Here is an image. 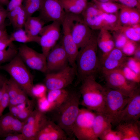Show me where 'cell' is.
Listing matches in <instances>:
<instances>
[{
  "mask_svg": "<svg viewBox=\"0 0 140 140\" xmlns=\"http://www.w3.org/2000/svg\"><path fill=\"white\" fill-rule=\"evenodd\" d=\"M115 1L130 8L136 9H136H139L140 7V2L137 0H115Z\"/></svg>",
  "mask_w": 140,
  "mask_h": 140,
  "instance_id": "cell-43",
  "label": "cell"
},
{
  "mask_svg": "<svg viewBox=\"0 0 140 140\" xmlns=\"http://www.w3.org/2000/svg\"><path fill=\"white\" fill-rule=\"evenodd\" d=\"M9 97L7 91L4 94L3 96L0 101V118L3 115V112L5 108L8 106Z\"/></svg>",
  "mask_w": 140,
  "mask_h": 140,
  "instance_id": "cell-45",
  "label": "cell"
},
{
  "mask_svg": "<svg viewBox=\"0 0 140 140\" xmlns=\"http://www.w3.org/2000/svg\"><path fill=\"white\" fill-rule=\"evenodd\" d=\"M39 16L46 22L61 23L66 14L61 0H42Z\"/></svg>",
  "mask_w": 140,
  "mask_h": 140,
  "instance_id": "cell-11",
  "label": "cell"
},
{
  "mask_svg": "<svg viewBox=\"0 0 140 140\" xmlns=\"http://www.w3.org/2000/svg\"><path fill=\"white\" fill-rule=\"evenodd\" d=\"M10 36L12 41L26 44L35 42L39 44L40 36H33L27 34L23 28L16 30Z\"/></svg>",
  "mask_w": 140,
  "mask_h": 140,
  "instance_id": "cell-29",
  "label": "cell"
},
{
  "mask_svg": "<svg viewBox=\"0 0 140 140\" xmlns=\"http://www.w3.org/2000/svg\"><path fill=\"white\" fill-rule=\"evenodd\" d=\"M7 13L6 9L0 4V27L5 25V22L7 18Z\"/></svg>",
  "mask_w": 140,
  "mask_h": 140,
  "instance_id": "cell-49",
  "label": "cell"
},
{
  "mask_svg": "<svg viewBox=\"0 0 140 140\" xmlns=\"http://www.w3.org/2000/svg\"><path fill=\"white\" fill-rule=\"evenodd\" d=\"M118 30L122 32L129 40L136 43L140 41L139 24L131 26H121Z\"/></svg>",
  "mask_w": 140,
  "mask_h": 140,
  "instance_id": "cell-30",
  "label": "cell"
},
{
  "mask_svg": "<svg viewBox=\"0 0 140 140\" xmlns=\"http://www.w3.org/2000/svg\"><path fill=\"white\" fill-rule=\"evenodd\" d=\"M42 0H24L23 5L27 18L39 11Z\"/></svg>",
  "mask_w": 140,
  "mask_h": 140,
  "instance_id": "cell-33",
  "label": "cell"
},
{
  "mask_svg": "<svg viewBox=\"0 0 140 140\" xmlns=\"http://www.w3.org/2000/svg\"><path fill=\"white\" fill-rule=\"evenodd\" d=\"M3 138L4 140H27L22 133L10 134Z\"/></svg>",
  "mask_w": 140,
  "mask_h": 140,
  "instance_id": "cell-48",
  "label": "cell"
},
{
  "mask_svg": "<svg viewBox=\"0 0 140 140\" xmlns=\"http://www.w3.org/2000/svg\"><path fill=\"white\" fill-rule=\"evenodd\" d=\"M48 91L47 99L54 106V109L65 101L70 92L65 88Z\"/></svg>",
  "mask_w": 140,
  "mask_h": 140,
  "instance_id": "cell-28",
  "label": "cell"
},
{
  "mask_svg": "<svg viewBox=\"0 0 140 140\" xmlns=\"http://www.w3.org/2000/svg\"><path fill=\"white\" fill-rule=\"evenodd\" d=\"M117 33L115 34L114 38L115 47L121 49L125 45L128 39L125 35L119 30Z\"/></svg>",
  "mask_w": 140,
  "mask_h": 140,
  "instance_id": "cell-39",
  "label": "cell"
},
{
  "mask_svg": "<svg viewBox=\"0 0 140 140\" xmlns=\"http://www.w3.org/2000/svg\"><path fill=\"white\" fill-rule=\"evenodd\" d=\"M7 79L5 81L2 88L0 90V101L2 99L4 94L6 90V81Z\"/></svg>",
  "mask_w": 140,
  "mask_h": 140,
  "instance_id": "cell-52",
  "label": "cell"
},
{
  "mask_svg": "<svg viewBox=\"0 0 140 140\" xmlns=\"http://www.w3.org/2000/svg\"><path fill=\"white\" fill-rule=\"evenodd\" d=\"M83 0L86 1H87V0Z\"/></svg>",
  "mask_w": 140,
  "mask_h": 140,
  "instance_id": "cell-58",
  "label": "cell"
},
{
  "mask_svg": "<svg viewBox=\"0 0 140 140\" xmlns=\"http://www.w3.org/2000/svg\"><path fill=\"white\" fill-rule=\"evenodd\" d=\"M66 13L80 15L86 8L88 3L83 0H61Z\"/></svg>",
  "mask_w": 140,
  "mask_h": 140,
  "instance_id": "cell-27",
  "label": "cell"
},
{
  "mask_svg": "<svg viewBox=\"0 0 140 140\" xmlns=\"http://www.w3.org/2000/svg\"><path fill=\"white\" fill-rule=\"evenodd\" d=\"M45 23L39 16H31L27 18L24 26V30L30 36H38Z\"/></svg>",
  "mask_w": 140,
  "mask_h": 140,
  "instance_id": "cell-24",
  "label": "cell"
},
{
  "mask_svg": "<svg viewBox=\"0 0 140 140\" xmlns=\"http://www.w3.org/2000/svg\"><path fill=\"white\" fill-rule=\"evenodd\" d=\"M125 64L136 73L140 74V61L134 57H127Z\"/></svg>",
  "mask_w": 140,
  "mask_h": 140,
  "instance_id": "cell-41",
  "label": "cell"
},
{
  "mask_svg": "<svg viewBox=\"0 0 140 140\" xmlns=\"http://www.w3.org/2000/svg\"><path fill=\"white\" fill-rule=\"evenodd\" d=\"M18 48L13 43L5 50H0V65L10 61L18 54Z\"/></svg>",
  "mask_w": 140,
  "mask_h": 140,
  "instance_id": "cell-32",
  "label": "cell"
},
{
  "mask_svg": "<svg viewBox=\"0 0 140 140\" xmlns=\"http://www.w3.org/2000/svg\"><path fill=\"white\" fill-rule=\"evenodd\" d=\"M81 97L79 92H70L66 100L62 103L51 111L52 120L58 125L71 140H74L72 128L80 108Z\"/></svg>",
  "mask_w": 140,
  "mask_h": 140,
  "instance_id": "cell-1",
  "label": "cell"
},
{
  "mask_svg": "<svg viewBox=\"0 0 140 140\" xmlns=\"http://www.w3.org/2000/svg\"><path fill=\"white\" fill-rule=\"evenodd\" d=\"M96 37L93 34L86 44L79 51L76 60L78 85L86 78L94 75L100 71V65L97 54Z\"/></svg>",
  "mask_w": 140,
  "mask_h": 140,
  "instance_id": "cell-2",
  "label": "cell"
},
{
  "mask_svg": "<svg viewBox=\"0 0 140 140\" xmlns=\"http://www.w3.org/2000/svg\"><path fill=\"white\" fill-rule=\"evenodd\" d=\"M61 23L53 22L50 24L44 26L39 34V44L41 48L42 53L46 57L56 45L61 35Z\"/></svg>",
  "mask_w": 140,
  "mask_h": 140,
  "instance_id": "cell-10",
  "label": "cell"
},
{
  "mask_svg": "<svg viewBox=\"0 0 140 140\" xmlns=\"http://www.w3.org/2000/svg\"><path fill=\"white\" fill-rule=\"evenodd\" d=\"M47 120L45 113L34 110L24 123L21 133L27 140H35Z\"/></svg>",
  "mask_w": 140,
  "mask_h": 140,
  "instance_id": "cell-12",
  "label": "cell"
},
{
  "mask_svg": "<svg viewBox=\"0 0 140 140\" xmlns=\"http://www.w3.org/2000/svg\"><path fill=\"white\" fill-rule=\"evenodd\" d=\"M18 54L26 66L30 68L46 73V57L24 44L18 48Z\"/></svg>",
  "mask_w": 140,
  "mask_h": 140,
  "instance_id": "cell-9",
  "label": "cell"
},
{
  "mask_svg": "<svg viewBox=\"0 0 140 140\" xmlns=\"http://www.w3.org/2000/svg\"><path fill=\"white\" fill-rule=\"evenodd\" d=\"M101 3H105L108 2H115V0H95Z\"/></svg>",
  "mask_w": 140,
  "mask_h": 140,
  "instance_id": "cell-56",
  "label": "cell"
},
{
  "mask_svg": "<svg viewBox=\"0 0 140 140\" xmlns=\"http://www.w3.org/2000/svg\"><path fill=\"white\" fill-rule=\"evenodd\" d=\"M134 55V57L136 59L140 61V48L139 46H138L135 51Z\"/></svg>",
  "mask_w": 140,
  "mask_h": 140,
  "instance_id": "cell-53",
  "label": "cell"
},
{
  "mask_svg": "<svg viewBox=\"0 0 140 140\" xmlns=\"http://www.w3.org/2000/svg\"><path fill=\"white\" fill-rule=\"evenodd\" d=\"M96 40L98 47L103 53L102 57L106 55L115 47L113 37L108 30L104 29H101L96 37Z\"/></svg>",
  "mask_w": 140,
  "mask_h": 140,
  "instance_id": "cell-23",
  "label": "cell"
},
{
  "mask_svg": "<svg viewBox=\"0 0 140 140\" xmlns=\"http://www.w3.org/2000/svg\"><path fill=\"white\" fill-rule=\"evenodd\" d=\"M6 88L9 97V107L16 106L29 100L26 93L10 78L7 80Z\"/></svg>",
  "mask_w": 140,
  "mask_h": 140,
  "instance_id": "cell-19",
  "label": "cell"
},
{
  "mask_svg": "<svg viewBox=\"0 0 140 140\" xmlns=\"http://www.w3.org/2000/svg\"><path fill=\"white\" fill-rule=\"evenodd\" d=\"M9 1L10 0H0V4L3 6L6 5Z\"/></svg>",
  "mask_w": 140,
  "mask_h": 140,
  "instance_id": "cell-55",
  "label": "cell"
},
{
  "mask_svg": "<svg viewBox=\"0 0 140 140\" xmlns=\"http://www.w3.org/2000/svg\"><path fill=\"white\" fill-rule=\"evenodd\" d=\"M140 19V15L137 9L130 8L129 26L139 24Z\"/></svg>",
  "mask_w": 140,
  "mask_h": 140,
  "instance_id": "cell-42",
  "label": "cell"
},
{
  "mask_svg": "<svg viewBox=\"0 0 140 140\" xmlns=\"http://www.w3.org/2000/svg\"><path fill=\"white\" fill-rule=\"evenodd\" d=\"M99 139L101 140H122V136L121 133L112 128L104 131L100 136Z\"/></svg>",
  "mask_w": 140,
  "mask_h": 140,
  "instance_id": "cell-35",
  "label": "cell"
},
{
  "mask_svg": "<svg viewBox=\"0 0 140 140\" xmlns=\"http://www.w3.org/2000/svg\"><path fill=\"white\" fill-rule=\"evenodd\" d=\"M102 12L93 3H88L86 8L80 15L84 22L93 30L97 16Z\"/></svg>",
  "mask_w": 140,
  "mask_h": 140,
  "instance_id": "cell-25",
  "label": "cell"
},
{
  "mask_svg": "<svg viewBox=\"0 0 140 140\" xmlns=\"http://www.w3.org/2000/svg\"><path fill=\"white\" fill-rule=\"evenodd\" d=\"M9 37V38L0 40V50L6 49L13 43Z\"/></svg>",
  "mask_w": 140,
  "mask_h": 140,
  "instance_id": "cell-50",
  "label": "cell"
},
{
  "mask_svg": "<svg viewBox=\"0 0 140 140\" xmlns=\"http://www.w3.org/2000/svg\"><path fill=\"white\" fill-rule=\"evenodd\" d=\"M7 79L4 76L0 73V90L2 88Z\"/></svg>",
  "mask_w": 140,
  "mask_h": 140,
  "instance_id": "cell-54",
  "label": "cell"
},
{
  "mask_svg": "<svg viewBox=\"0 0 140 140\" xmlns=\"http://www.w3.org/2000/svg\"><path fill=\"white\" fill-rule=\"evenodd\" d=\"M76 75V68L66 66L58 72L47 73L45 86L48 90L65 89L72 83Z\"/></svg>",
  "mask_w": 140,
  "mask_h": 140,
  "instance_id": "cell-7",
  "label": "cell"
},
{
  "mask_svg": "<svg viewBox=\"0 0 140 140\" xmlns=\"http://www.w3.org/2000/svg\"><path fill=\"white\" fill-rule=\"evenodd\" d=\"M137 1H138L139 2H140V0H137Z\"/></svg>",
  "mask_w": 140,
  "mask_h": 140,
  "instance_id": "cell-57",
  "label": "cell"
},
{
  "mask_svg": "<svg viewBox=\"0 0 140 140\" xmlns=\"http://www.w3.org/2000/svg\"><path fill=\"white\" fill-rule=\"evenodd\" d=\"M96 24L101 29L116 30L121 26L119 17L115 13H108L102 12L98 16Z\"/></svg>",
  "mask_w": 140,
  "mask_h": 140,
  "instance_id": "cell-21",
  "label": "cell"
},
{
  "mask_svg": "<svg viewBox=\"0 0 140 140\" xmlns=\"http://www.w3.org/2000/svg\"><path fill=\"white\" fill-rule=\"evenodd\" d=\"M24 0H10L6 5V10L9 11L16 7L22 5Z\"/></svg>",
  "mask_w": 140,
  "mask_h": 140,
  "instance_id": "cell-47",
  "label": "cell"
},
{
  "mask_svg": "<svg viewBox=\"0 0 140 140\" xmlns=\"http://www.w3.org/2000/svg\"><path fill=\"white\" fill-rule=\"evenodd\" d=\"M95 76L83 79L79 92L82 97L81 104L87 109L96 112H102L105 95V87L97 82Z\"/></svg>",
  "mask_w": 140,
  "mask_h": 140,
  "instance_id": "cell-3",
  "label": "cell"
},
{
  "mask_svg": "<svg viewBox=\"0 0 140 140\" xmlns=\"http://www.w3.org/2000/svg\"><path fill=\"white\" fill-rule=\"evenodd\" d=\"M112 125L111 120L103 112H96L94 119L93 131L96 140L105 130L112 128Z\"/></svg>",
  "mask_w": 140,
  "mask_h": 140,
  "instance_id": "cell-22",
  "label": "cell"
},
{
  "mask_svg": "<svg viewBox=\"0 0 140 140\" xmlns=\"http://www.w3.org/2000/svg\"><path fill=\"white\" fill-rule=\"evenodd\" d=\"M80 15L77 16L72 27L73 38L79 49L86 44L93 34L92 30L84 22Z\"/></svg>",
  "mask_w": 140,
  "mask_h": 140,
  "instance_id": "cell-16",
  "label": "cell"
},
{
  "mask_svg": "<svg viewBox=\"0 0 140 140\" xmlns=\"http://www.w3.org/2000/svg\"><path fill=\"white\" fill-rule=\"evenodd\" d=\"M106 82V87L121 92L131 96L139 87V84L130 81L117 69L103 73Z\"/></svg>",
  "mask_w": 140,
  "mask_h": 140,
  "instance_id": "cell-8",
  "label": "cell"
},
{
  "mask_svg": "<svg viewBox=\"0 0 140 140\" xmlns=\"http://www.w3.org/2000/svg\"><path fill=\"white\" fill-rule=\"evenodd\" d=\"M138 46L136 42L128 39L121 50L126 56H131L134 55Z\"/></svg>",
  "mask_w": 140,
  "mask_h": 140,
  "instance_id": "cell-37",
  "label": "cell"
},
{
  "mask_svg": "<svg viewBox=\"0 0 140 140\" xmlns=\"http://www.w3.org/2000/svg\"><path fill=\"white\" fill-rule=\"evenodd\" d=\"M127 58L120 49L115 47L100 60V71L103 73L118 69L125 64Z\"/></svg>",
  "mask_w": 140,
  "mask_h": 140,
  "instance_id": "cell-15",
  "label": "cell"
},
{
  "mask_svg": "<svg viewBox=\"0 0 140 140\" xmlns=\"http://www.w3.org/2000/svg\"><path fill=\"white\" fill-rule=\"evenodd\" d=\"M27 18L26 13L23 6V8L11 24L15 30L23 28Z\"/></svg>",
  "mask_w": 140,
  "mask_h": 140,
  "instance_id": "cell-36",
  "label": "cell"
},
{
  "mask_svg": "<svg viewBox=\"0 0 140 140\" xmlns=\"http://www.w3.org/2000/svg\"><path fill=\"white\" fill-rule=\"evenodd\" d=\"M125 78L129 81L139 84L140 82V74H138L129 68L125 64L118 69Z\"/></svg>",
  "mask_w": 140,
  "mask_h": 140,
  "instance_id": "cell-34",
  "label": "cell"
},
{
  "mask_svg": "<svg viewBox=\"0 0 140 140\" xmlns=\"http://www.w3.org/2000/svg\"><path fill=\"white\" fill-rule=\"evenodd\" d=\"M130 8L123 5L120 9L119 19L120 24H122L123 26L129 25Z\"/></svg>",
  "mask_w": 140,
  "mask_h": 140,
  "instance_id": "cell-38",
  "label": "cell"
},
{
  "mask_svg": "<svg viewBox=\"0 0 140 140\" xmlns=\"http://www.w3.org/2000/svg\"><path fill=\"white\" fill-rule=\"evenodd\" d=\"M46 73L61 70L68 62L67 54L61 44H56L49 52L46 57Z\"/></svg>",
  "mask_w": 140,
  "mask_h": 140,
  "instance_id": "cell-14",
  "label": "cell"
},
{
  "mask_svg": "<svg viewBox=\"0 0 140 140\" xmlns=\"http://www.w3.org/2000/svg\"><path fill=\"white\" fill-rule=\"evenodd\" d=\"M66 133L52 120H48L35 140H70Z\"/></svg>",
  "mask_w": 140,
  "mask_h": 140,
  "instance_id": "cell-17",
  "label": "cell"
},
{
  "mask_svg": "<svg viewBox=\"0 0 140 140\" xmlns=\"http://www.w3.org/2000/svg\"><path fill=\"white\" fill-rule=\"evenodd\" d=\"M38 102L39 109L40 111L45 113L51 111L54 109V106L47 100L45 96L39 98Z\"/></svg>",
  "mask_w": 140,
  "mask_h": 140,
  "instance_id": "cell-40",
  "label": "cell"
},
{
  "mask_svg": "<svg viewBox=\"0 0 140 140\" xmlns=\"http://www.w3.org/2000/svg\"><path fill=\"white\" fill-rule=\"evenodd\" d=\"M34 103L31 100L25 107L18 105L9 107V112L21 121L25 122L34 110Z\"/></svg>",
  "mask_w": 140,
  "mask_h": 140,
  "instance_id": "cell-26",
  "label": "cell"
},
{
  "mask_svg": "<svg viewBox=\"0 0 140 140\" xmlns=\"http://www.w3.org/2000/svg\"><path fill=\"white\" fill-rule=\"evenodd\" d=\"M46 87L44 86L40 85L34 86L32 92L34 97L37 96L39 98L45 96V88Z\"/></svg>",
  "mask_w": 140,
  "mask_h": 140,
  "instance_id": "cell-46",
  "label": "cell"
},
{
  "mask_svg": "<svg viewBox=\"0 0 140 140\" xmlns=\"http://www.w3.org/2000/svg\"><path fill=\"white\" fill-rule=\"evenodd\" d=\"M95 113L87 109L80 110L72 130L73 135L78 140H96L93 127Z\"/></svg>",
  "mask_w": 140,
  "mask_h": 140,
  "instance_id": "cell-6",
  "label": "cell"
},
{
  "mask_svg": "<svg viewBox=\"0 0 140 140\" xmlns=\"http://www.w3.org/2000/svg\"><path fill=\"white\" fill-rule=\"evenodd\" d=\"M97 8L102 12L108 13H115L122 7V5L115 2L101 3L95 0H92Z\"/></svg>",
  "mask_w": 140,
  "mask_h": 140,
  "instance_id": "cell-31",
  "label": "cell"
},
{
  "mask_svg": "<svg viewBox=\"0 0 140 140\" xmlns=\"http://www.w3.org/2000/svg\"><path fill=\"white\" fill-rule=\"evenodd\" d=\"M105 87L104 103L103 113L116 125L118 117L129 101L131 96L118 91Z\"/></svg>",
  "mask_w": 140,
  "mask_h": 140,
  "instance_id": "cell-5",
  "label": "cell"
},
{
  "mask_svg": "<svg viewBox=\"0 0 140 140\" xmlns=\"http://www.w3.org/2000/svg\"><path fill=\"white\" fill-rule=\"evenodd\" d=\"M140 117V90L138 88L131 96L127 104L118 117L116 125L123 123L133 122Z\"/></svg>",
  "mask_w": 140,
  "mask_h": 140,
  "instance_id": "cell-13",
  "label": "cell"
},
{
  "mask_svg": "<svg viewBox=\"0 0 140 140\" xmlns=\"http://www.w3.org/2000/svg\"><path fill=\"white\" fill-rule=\"evenodd\" d=\"M9 37L10 36L7 31L5 25L0 27V40Z\"/></svg>",
  "mask_w": 140,
  "mask_h": 140,
  "instance_id": "cell-51",
  "label": "cell"
},
{
  "mask_svg": "<svg viewBox=\"0 0 140 140\" xmlns=\"http://www.w3.org/2000/svg\"><path fill=\"white\" fill-rule=\"evenodd\" d=\"M116 125V130L121 134L122 140H140V122L139 120L133 122L120 123Z\"/></svg>",
  "mask_w": 140,
  "mask_h": 140,
  "instance_id": "cell-20",
  "label": "cell"
},
{
  "mask_svg": "<svg viewBox=\"0 0 140 140\" xmlns=\"http://www.w3.org/2000/svg\"><path fill=\"white\" fill-rule=\"evenodd\" d=\"M10 112L0 118V137L11 134L21 133L24 124Z\"/></svg>",
  "mask_w": 140,
  "mask_h": 140,
  "instance_id": "cell-18",
  "label": "cell"
},
{
  "mask_svg": "<svg viewBox=\"0 0 140 140\" xmlns=\"http://www.w3.org/2000/svg\"><path fill=\"white\" fill-rule=\"evenodd\" d=\"M0 70L7 72L28 96L34 98L32 90L33 77L27 66L17 54L7 63L0 65Z\"/></svg>",
  "mask_w": 140,
  "mask_h": 140,
  "instance_id": "cell-4",
  "label": "cell"
},
{
  "mask_svg": "<svg viewBox=\"0 0 140 140\" xmlns=\"http://www.w3.org/2000/svg\"><path fill=\"white\" fill-rule=\"evenodd\" d=\"M23 8V4L17 7L10 11L8 12L7 18L12 24L18 15Z\"/></svg>",
  "mask_w": 140,
  "mask_h": 140,
  "instance_id": "cell-44",
  "label": "cell"
}]
</instances>
